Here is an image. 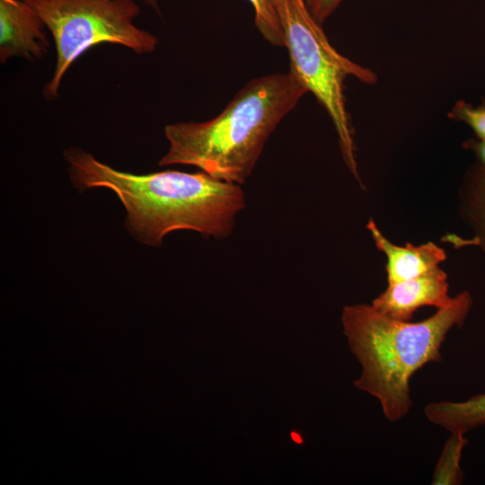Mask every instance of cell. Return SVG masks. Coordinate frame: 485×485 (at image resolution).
<instances>
[{
    "mask_svg": "<svg viewBox=\"0 0 485 485\" xmlns=\"http://www.w3.org/2000/svg\"><path fill=\"white\" fill-rule=\"evenodd\" d=\"M291 439L296 443V444H302L303 443V436L300 432L296 430H292L290 432Z\"/></svg>",
    "mask_w": 485,
    "mask_h": 485,
    "instance_id": "16",
    "label": "cell"
},
{
    "mask_svg": "<svg viewBox=\"0 0 485 485\" xmlns=\"http://www.w3.org/2000/svg\"><path fill=\"white\" fill-rule=\"evenodd\" d=\"M463 146L475 155L478 163L485 168V140L467 139L463 141Z\"/></svg>",
    "mask_w": 485,
    "mask_h": 485,
    "instance_id": "15",
    "label": "cell"
},
{
    "mask_svg": "<svg viewBox=\"0 0 485 485\" xmlns=\"http://www.w3.org/2000/svg\"><path fill=\"white\" fill-rule=\"evenodd\" d=\"M45 24L37 12L23 0H0V60L13 57L33 60L42 57L49 42Z\"/></svg>",
    "mask_w": 485,
    "mask_h": 485,
    "instance_id": "7",
    "label": "cell"
},
{
    "mask_svg": "<svg viewBox=\"0 0 485 485\" xmlns=\"http://www.w3.org/2000/svg\"><path fill=\"white\" fill-rule=\"evenodd\" d=\"M468 444L465 434L451 433L436 464L431 484L459 485L464 479L460 462Z\"/></svg>",
    "mask_w": 485,
    "mask_h": 485,
    "instance_id": "11",
    "label": "cell"
},
{
    "mask_svg": "<svg viewBox=\"0 0 485 485\" xmlns=\"http://www.w3.org/2000/svg\"><path fill=\"white\" fill-rule=\"evenodd\" d=\"M472 304L471 293L464 290L417 322L390 318L366 304L344 306L343 333L362 367L354 385L377 399L387 420L397 422L410 412L411 376L425 365L442 360L447 333L464 325Z\"/></svg>",
    "mask_w": 485,
    "mask_h": 485,
    "instance_id": "3",
    "label": "cell"
},
{
    "mask_svg": "<svg viewBox=\"0 0 485 485\" xmlns=\"http://www.w3.org/2000/svg\"><path fill=\"white\" fill-rule=\"evenodd\" d=\"M306 93L290 71L254 78L216 117L167 125L169 148L159 165H191L216 180L242 185L269 136Z\"/></svg>",
    "mask_w": 485,
    "mask_h": 485,
    "instance_id": "2",
    "label": "cell"
},
{
    "mask_svg": "<svg viewBox=\"0 0 485 485\" xmlns=\"http://www.w3.org/2000/svg\"><path fill=\"white\" fill-rule=\"evenodd\" d=\"M271 1L289 53V71L329 114L338 135L343 161L363 187L356 160L350 117L346 108L344 82L348 76H354L364 84H374L377 76L331 45L322 24L314 19L305 0Z\"/></svg>",
    "mask_w": 485,
    "mask_h": 485,
    "instance_id": "4",
    "label": "cell"
},
{
    "mask_svg": "<svg viewBox=\"0 0 485 485\" xmlns=\"http://www.w3.org/2000/svg\"><path fill=\"white\" fill-rule=\"evenodd\" d=\"M433 424L450 433L465 434L485 426V392L464 401H441L427 404L423 410Z\"/></svg>",
    "mask_w": 485,
    "mask_h": 485,
    "instance_id": "10",
    "label": "cell"
},
{
    "mask_svg": "<svg viewBox=\"0 0 485 485\" xmlns=\"http://www.w3.org/2000/svg\"><path fill=\"white\" fill-rule=\"evenodd\" d=\"M342 0H315L309 8L314 19L322 23L340 5Z\"/></svg>",
    "mask_w": 485,
    "mask_h": 485,
    "instance_id": "14",
    "label": "cell"
},
{
    "mask_svg": "<svg viewBox=\"0 0 485 485\" xmlns=\"http://www.w3.org/2000/svg\"><path fill=\"white\" fill-rule=\"evenodd\" d=\"M254 10L255 26L275 47H285L282 27L271 0H248Z\"/></svg>",
    "mask_w": 485,
    "mask_h": 485,
    "instance_id": "12",
    "label": "cell"
},
{
    "mask_svg": "<svg viewBox=\"0 0 485 485\" xmlns=\"http://www.w3.org/2000/svg\"><path fill=\"white\" fill-rule=\"evenodd\" d=\"M314 1L315 0H305V2H306L309 8L311 7V5L313 4Z\"/></svg>",
    "mask_w": 485,
    "mask_h": 485,
    "instance_id": "18",
    "label": "cell"
},
{
    "mask_svg": "<svg viewBox=\"0 0 485 485\" xmlns=\"http://www.w3.org/2000/svg\"><path fill=\"white\" fill-rule=\"evenodd\" d=\"M76 188H107L123 203L126 225L139 241L160 245L172 231L191 230L206 237L231 235L245 207L239 184L216 180L204 172L164 171L145 175L123 172L78 148L65 152Z\"/></svg>",
    "mask_w": 485,
    "mask_h": 485,
    "instance_id": "1",
    "label": "cell"
},
{
    "mask_svg": "<svg viewBox=\"0 0 485 485\" xmlns=\"http://www.w3.org/2000/svg\"><path fill=\"white\" fill-rule=\"evenodd\" d=\"M366 228L376 248L387 258L385 269L388 284L427 273L437 268L438 264L446 259L444 249L432 242L418 246L410 242L405 246L393 244L384 237L372 218L368 221Z\"/></svg>",
    "mask_w": 485,
    "mask_h": 485,
    "instance_id": "8",
    "label": "cell"
},
{
    "mask_svg": "<svg viewBox=\"0 0 485 485\" xmlns=\"http://www.w3.org/2000/svg\"><path fill=\"white\" fill-rule=\"evenodd\" d=\"M448 289L447 275L437 267L420 276L388 284L371 305L390 318L407 322L422 306H447L453 300Z\"/></svg>",
    "mask_w": 485,
    "mask_h": 485,
    "instance_id": "6",
    "label": "cell"
},
{
    "mask_svg": "<svg viewBox=\"0 0 485 485\" xmlns=\"http://www.w3.org/2000/svg\"><path fill=\"white\" fill-rule=\"evenodd\" d=\"M144 3L146 5L156 8L160 0H137Z\"/></svg>",
    "mask_w": 485,
    "mask_h": 485,
    "instance_id": "17",
    "label": "cell"
},
{
    "mask_svg": "<svg viewBox=\"0 0 485 485\" xmlns=\"http://www.w3.org/2000/svg\"><path fill=\"white\" fill-rule=\"evenodd\" d=\"M449 119L466 123L478 139L485 140V102L477 107L458 101L448 113Z\"/></svg>",
    "mask_w": 485,
    "mask_h": 485,
    "instance_id": "13",
    "label": "cell"
},
{
    "mask_svg": "<svg viewBox=\"0 0 485 485\" xmlns=\"http://www.w3.org/2000/svg\"><path fill=\"white\" fill-rule=\"evenodd\" d=\"M458 210L463 222L472 232L464 239L447 234L442 241L454 248L474 245L485 252V168L476 163L465 172L458 190Z\"/></svg>",
    "mask_w": 485,
    "mask_h": 485,
    "instance_id": "9",
    "label": "cell"
},
{
    "mask_svg": "<svg viewBox=\"0 0 485 485\" xmlns=\"http://www.w3.org/2000/svg\"><path fill=\"white\" fill-rule=\"evenodd\" d=\"M50 31L57 63L45 86L47 99L57 96L61 80L87 49L100 43L122 45L138 55L153 52L157 38L134 23L140 8L137 0H23Z\"/></svg>",
    "mask_w": 485,
    "mask_h": 485,
    "instance_id": "5",
    "label": "cell"
}]
</instances>
